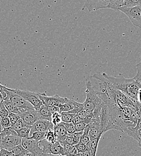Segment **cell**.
<instances>
[{"instance_id":"obj_11","label":"cell","mask_w":141,"mask_h":156,"mask_svg":"<svg viewBox=\"0 0 141 156\" xmlns=\"http://www.w3.org/2000/svg\"><path fill=\"white\" fill-rule=\"evenodd\" d=\"M39 98L43 105L49 106H58L64 103L66 98H61L60 96L56 94L54 96H48L46 93H38Z\"/></svg>"},{"instance_id":"obj_25","label":"cell","mask_w":141,"mask_h":156,"mask_svg":"<svg viewBox=\"0 0 141 156\" xmlns=\"http://www.w3.org/2000/svg\"><path fill=\"white\" fill-rule=\"evenodd\" d=\"M11 127L13 128V130H15L16 132H17L24 127H31V126L27 125L25 123V122L22 118H20L17 122H16L15 123L12 124Z\"/></svg>"},{"instance_id":"obj_27","label":"cell","mask_w":141,"mask_h":156,"mask_svg":"<svg viewBox=\"0 0 141 156\" xmlns=\"http://www.w3.org/2000/svg\"><path fill=\"white\" fill-rule=\"evenodd\" d=\"M45 139L50 143L53 144L54 142H55L56 141H57L56 136L54 134V129L52 130H49L47 132L46 134V137Z\"/></svg>"},{"instance_id":"obj_15","label":"cell","mask_w":141,"mask_h":156,"mask_svg":"<svg viewBox=\"0 0 141 156\" xmlns=\"http://www.w3.org/2000/svg\"><path fill=\"white\" fill-rule=\"evenodd\" d=\"M39 120H47L51 121L52 114L48 109V106L43 105L40 109L37 110Z\"/></svg>"},{"instance_id":"obj_3","label":"cell","mask_w":141,"mask_h":156,"mask_svg":"<svg viewBox=\"0 0 141 156\" xmlns=\"http://www.w3.org/2000/svg\"><path fill=\"white\" fill-rule=\"evenodd\" d=\"M118 11L124 13L133 25L141 29V5L133 7L122 6L118 8Z\"/></svg>"},{"instance_id":"obj_19","label":"cell","mask_w":141,"mask_h":156,"mask_svg":"<svg viewBox=\"0 0 141 156\" xmlns=\"http://www.w3.org/2000/svg\"><path fill=\"white\" fill-rule=\"evenodd\" d=\"M64 148L65 152V156H76L78 154L76 148H75V145H72L69 144H64L62 145Z\"/></svg>"},{"instance_id":"obj_38","label":"cell","mask_w":141,"mask_h":156,"mask_svg":"<svg viewBox=\"0 0 141 156\" xmlns=\"http://www.w3.org/2000/svg\"><path fill=\"white\" fill-rule=\"evenodd\" d=\"M90 139L89 137L82 135L79 139V141L78 143H80L81 144H83V145H86L90 142Z\"/></svg>"},{"instance_id":"obj_10","label":"cell","mask_w":141,"mask_h":156,"mask_svg":"<svg viewBox=\"0 0 141 156\" xmlns=\"http://www.w3.org/2000/svg\"><path fill=\"white\" fill-rule=\"evenodd\" d=\"M111 0H85L83 9L89 12H94L101 9H108Z\"/></svg>"},{"instance_id":"obj_23","label":"cell","mask_w":141,"mask_h":156,"mask_svg":"<svg viewBox=\"0 0 141 156\" xmlns=\"http://www.w3.org/2000/svg\"><path fill=\"white\" fill-rule=\"evenodd\" d=\"M76 115V114H72V113H69V112H61L62 122H66V123L72 122L73 118L75 117Z\"/></svg>"},{"instance_id":"obj_14","label":"cell","mask_w":141,"mask_h":156,"mask_svg":"<svg viewBox=\"0 0 141 156\" xmlns=\"http://www.w3.org/2000/svg\"><path fill=\"white\" fill-rule=\"evenodd\" d=\"M54 132L57 141H58L61 145H62L67 136V130L62 122L55 126H54Z\"/></svg>"},{"instance_id":"obj_35","label":"cell","mask_w":141,"mask_h":156,"mask_svg":"<svg viewBox=\"0 0 141 156\" xmlns=\"http://www.w3.org/2000/svg\"><path fill=\"white\" fill-rule=\"evenodd\" d=\"M137 73L136 76L134 77L137 80H138L141 83V61L136 64Z\"/></svg>"},{"instance_id":"obj_22","label":"cell","mask_w":141,"mask_h":156,"mask_svg":"<svg viewBox=\"0 0 141 156\" xmlns=\"http://www.w3.org/2000/svg\"><path fill=\"white\" fill-rule=\"evenodd\" d=\"M9 135H18V133L15 130L13 129L12 127L4 128L2 129L0 134V139L3 138L4 137L7 136Z\"/></svg>"},{"instance_id":"obj_16","label":"cell","mask_w":141,"mask_h":156,"mask_svg":"<svg viewBox=\"0 0 141 156\" xmlns=\"http://www.w3.org/2000/svg\"><path fill=\"white\" fill-rule=\"evenodd\" d=\"M102 136L101 135H100L96 138L90 140V142L86 144V147L88 148L91 153V156H96V153L97 151V148H98V145L99 143V141L100 140L101 137Z\"/></svg>"},{"instance_id":"obj_32","label":"cell","mask_w":141,"mask_h":156,"mask_svg":"<svg viewBox=\"0 0 141 156\" xmlns=\"http://www.w3.org/2000/svg\"><path fill=\"white\" fill-rule=\"evenodd\" d=\"M1 126L2 127V129L4 128H7L12 126V122L9 117L1 118Z\"/></svg>"},{"instance_id":"obj_18","label":"cell","mask_w":141,"mask_h":156,"mask_svg":"<svg viewBox=\"0 0 141 156\" xmlns=\"http://www.w3.org/2000/svg\"><path fill=\"white\" fill-rule=\"evenodd\" d=\"M3 103L9 112L19 114L20 115V112L19 108L12 101L10 100H5L3 101Z\"/></svg>"},{"instance_id":"obj_31","label":"cell","mask_w":141,"mask_h":156,"mask_svg":"<svg viewBox=\"0 0 141 156\" xmlns=\"http://www.w3.org/2000/svg\"><path fill=\"white\" fill-rule=\"evenodd\" d=\"M137 5H141V0H126L122 6L133 7Z\"/></svg>"},{"instance_id":"obj_39","label":"cell","mask_w":141,"mask_h":156,"mask_svg":"<svg viewBox=\"0 0 141 156\" xmlns=\"http://www.w3.org/2000/svg\"><path fill=\"white\" fill-rule=\"evenodd\" d=\"M48 108L52 114L55 112H60V108L58 106H48Z\"/></svg>"},{"instance_id":"obj_7","label":"cell","mask_w":141,"mask_h":156,"mask_svg":"<svg viewBox=\"0 0 141 156\" xmlns=\"http://www.w3.org/2000/svg\"><path fill=\"white\" fill-rule=\"evenodd\" d=\"M8 89L19 94L27 101L30 102L34 106L36 110H38L39 109H40L41 106L43 105L39 94L37 93L31 92L25 90H22L20 89H12L9 88H8Z\"/></svg>"},{"instance_id":"obj_44","label":"cell","mask_w":141,"mask_h":156,"mask_svg":"<svg viewBox=\"0 0 141 156\" xmlns=\"http://www.w3.org/2000/svg\"><path fill=\"white\" fill-rule=\"evenodd\" d=\"M137 101L141 105V88L139 90L137 94Z\"/></svg>"},{"instance_id":"obj_28","label":"cell","mask_w":141,"mask_h":156,"mask_svg":"<svg viewBox=\"0 0 141 156\" xmlns=\"http://www.w3.org/2000/svg\"><path fill=\"white\" fill-rule=\"evenodd\" d=\"M61 122H62V119H61L60 112H55L52 114L51 122L52 123L54 126H55L60 124Z\"/></svg>"},{"instance_id":"obj_43","label":"cell","mask_w":141,"mask_h":156,"mask_svg":"<svg viewBox=\"0 0 141 156\" xmlns=\"http://www.w3.org/2000/svg\"><path fill=\"white\" fill-rule=\"evenodd\" d=\"M141 129V119H139L136 123V126L133 128V130L138 131Z\"/></svg>"},{"instance_id":"obj_48","label":"cell","mask_w":141,"mask_h":156,"mask_svg":"<svg viewBox=\"0 0 141 156\" xmlns=\"http://www.w3.org/2000/svg\"><path fill=\"white\" fill-rule=\"evenodd\" d=\"M26 156V155H24V156Z\"/></svg>"},{"instance_id":"obj_17","label":"cell","mask_w":141,"mask_h":156,"mask_svg":"<svg viewBox=\"0 0 141 156\" xmlns=\"http://www.w3.org/2000/svg\"><path fill=\"white\" fill-rule=\"evenodd\" d=\"M74 103L75 100L65 98V101L59 105L60 113L62 112H69L72 111L75 108Z\"/></svg>"},{"instance_id":"obj_20","label":"cell","mask_w":141,"mask_h":156,"mask_svg":"<svg viewBox=\"0 0 141 156\" xmlns=\"http://www.w3.org/2000/svg\"><path fill=\"white\" fill-rule=\"evenodd\" d=\"M12 152L13 156H24L29 153V152L26 149L24 148L22 144H19L15 147L13 148Z\"/></svg>"},{"instance_id":"obj_41","label":"cell","mask_w":141,"mask_h":156,"mask_svg":"<svg viewBox=\"0 0 141 156\" xmlns=\"http://www.w3.org/2000/svg\"><path fill=\"white\" fill-rule=\"evenodd\" d=\"M83 131H82V132H75L74 133H73L70 135L73 137L76 140H77L79 142V139H80L81 136L83 135Z\"/></svg>"},{"instance_id":"obj_2","label":"cell","mask_w":141,"mask_h":156,"mask_svg":"<svg viewBox=\"0 0 141 156\" xmlns=\"http://www.w3.org/2000/svg\"><path fill=\"white\" fill-rule=\"evenodd\" d=\"M86 98L83 103V108L88 112H93L94 118L100 117L103 101L97 96L88 78L86 79Z\"/></svg>"},{"instance_id":"obj_26","label":"cell","mask_w":141,"mask_h":156,"mask_svg":"<svg viewBox=\"0 0 141 156\" xmlns=\"http://www.w3.org/2000/svg\"><path fill=\"white\" fill-rule=\"evenodd\" d=\"M46 133H44V132H35L28 137V138L34 139L37 142H40L41 140L44 139L46 137Z\"/></svg>"},{"instance_id":"obj_12","label":"cell","mask_w":141,"mask_h":156,"mask_svg":"<svg viewBox=\"0 0 141 156\" xmlns=\"http://www.w3.org/2000/svg\"><path fill=\"white\" fill-rule=\"evenodd\" d=\"M52 129H54V125L51 121L47 120H38L31 126L30 136L35 132L47 133L48 130Z\"/></svg>"},{"instance_id":"obj_40","label":"cell","mask_w":141,"mask_h":156,"mask_svg":"<svg viewBox=\"0 0 141 156\" xmlns=\"http://www.w3.org/2000/svg\"><path fill=\"white\" fill-rule=\"evenodd\" d=\"M13 153L12 151L7 150L4 148L0 150V156H13Z\"/></svg>"},{"instance_id":"obj_13","label":"cell","mask_w":141,"mask_h":156,"mask_svg":"<svg viewBox=\"0 0 141 156\" xmlns=\"http://www.w3.org/2000/svg\"><path fill=\"white\" fill-rule=\"evenodd\" d=\"M20 118L25 122V123L32 126L36 121L39 120L37 110L34 108H31L20 113Z\"/></svg>"},{"instance_id":"obj_46","label":"cell","mask_w":141,"mask_h":156,"mask_svg":"<svg viewBox=\"0 0 141 156\" xmlns=\"http://www.w3.org/2000/svg\"><path fill=\"white\" fill-rule=\"evenodd\" d=\"M1 118H0V134H1V132H2V126H1Z\"/></svg>"},{"instance_id":"obj_33","label":"cell","mask_w":141,"mask_h":156,"mask_svg":"<svg viewBox=\"0 0 141 156\" xmlns=\"http://www.w3.org/2000/svg\"><path fill=\"white\" fill-rule=\"evenodd\" d=\"M78 143V142L77 140H76L70 135L67 134V136L66 137L65 140L63 144H69V145H75Z\"/></svg>"},{"instance_id":"obj_6","label":"cell","mask_w":141,"mask_h":156,"mask_svg":"<svg viewBox=\"0 0 141 156\" xmlns=\"http://www.w3.org/2000/svg\"><path fill=\"white\" fill-rule=\"evenodd\" d=\"M39 146L43 150V153H49L54 155L65 156V152L63 146L58 141L51 144L45 138L39 142Z\"/></svg>"},{"instance_id":"obj_37","label":"cell","mask_w":141,"mask_h":156,"mask_svg":"<svg viewBox=\"0 0 141 156\" xmlns=\"http://www.w3.org/2000/svg\"><path fill=\"white\" fill-rule=\"evenodd\" d=\"M86 124L84 122H81L80 123L75 125V129H76V132H82L84 130L85 127L86 126Z\"/></svg>"},{"instance_id":"obj_4","label":"cell","mask_w":141,"mask_h":156,"mask_svg":"<svg viewBox=\"0 0 141 156\" xmlns=\"http://www.w3.org/2000/svg\"><path fill=\"white\" fill-rule=\"evenodd\" d=\"M100 130L101 134L103 135L107 131L110 130H117L115 126L113 124L111 117L107 105L103 102L100 115Z\"/></svg>"},{"instance_id":"obj_5","label":"cell","mask_w":141,"mask_h":156,"mask_svg":"<svg viewBox=\"0 0 141 156\" xmlns=\"http://www.w3.org/2000/svg\"><path fill=\"white\" fill-rule=\"evenodd\" d=\"M5 89V93L7 94V98L5 100H10L12 101L19 109L20 113L25 111L26 110L31 108H34V106L26 100H25L19 94L15 93V92L10 91L7 87H4Z\"/></svg>"},{"instance_id":"obj_9","label":"cell","mask_w":141,"mask_h":156,"mask_svg":"<svg viewBox=\"0 0 141 156\" xmlns=\"http://www.w3.org/2000/svg\"><path fill=\"white\" fill-rule=\"evenodd\" d=\"M22 138L18 135H9L0 139V149L4 148L12 151L13 148L21 144Z\"/></svg>"},{"instance_id":"obj_34","label":"cell","mask_w":141,"mask_h":156,"mask_svg":"<svg viewBox=\"0 0 141 156\" xmlns=\"http://www.w3.org/2000/svg\"><path fill=\"white\" fill-rule=\"evenodd\" d=\"M9 117L11 121L12 122V125L14 123H15L16 122H17L19 119H20V116L19 114H13L12 112H9Z\"/></svg>"},{"instance_id":"obj_24","label":"cell","mask_w":141,"mask_h":156,"mask_svg":"<svg viewBox=\"0 0 141 156\" xmlns=\"http://www.w3.org/2000/svg\"><path fill=\"white\" fill-rule=\"evenodd\" d=\"M31 127H24L18 131H17L18 135L21 138H26L30 136Z\"/></svg>"},{"instance_id":"obj_8","label":"cell","mask_w":141,"mask_h":156,"mask_svg":"<svg viewBox=\"0 0 141 156\" xmlns=\"http://www.w3.org/2000/svg\"><path fill=\"white\" fill-rule=\"evenodd\" d=\"M21 144L29 153L35 156H41L43 154V150L39 146V142L34 139L28 137L22 138Z\"/></svg>"},{"instance_id":"obj_47","label":"cell","mask_w":141,"mask_h":156,"mask_svg":"<svg viewBox=\"0 0 141 156\" xmlns=\"http://www.w3.org/2000/svg\"><path fill=\"white\" fill-rule=\"evenodd\" d=\"M56 156H62V155H55Z\"/></svg>"},{"instance_id":"obj_49","label":"cell","mask_w":141,"mask_h":156,"mask_svg":"<svg viewBox=\"0 0 141 156\" xmlns=\"http://www.w3.org/2000/svg\"><path fill=\"white\" fill-rule=\"evenodd\" d=\"M0 150H1V149H0Z\"/></svg>"},{"instance_id":"obj_42","label":"cell","mask_w":141,"mask_h":156,"mask_svg":"<svg viewBox=\"0 0 141 156\" xmlns=\"http://www.w3.org/2000/svg\"><path fill=\"white\" fill-rule=\"evenodd\" d=\"M81 122H82V119L81 118L79 117V116H78L77 115H76L75 117L73 118L72 121V122L74 125L78 124Z\"/></svg>"},{"instance_id":"obj_30","label":"cell","mask_w":141,"mask_h":156,"mask_svg":"<svg viewBox=\"0 0 141 156\" xmlns=\"http://www.w3.org/2000/svg\"><path fill=\"white\" fill-rule=\"evenodd\" d=\"M9 111L6 108L3 101L0 102V118H4L9 117Z\"/></svg>"},{"instance_id":"obj_1","label":"cell","mask_w":141,"mask_h":156,"mask_svg":"<svg viewBox=\"0 0 141 156\" xmlns=\"http://www.w3.org/2000/svg\"><path fill=\"white\" fill-rule=\"evenodd\" d=\"M102 73L114 87L120 90L133 100L137 101V94L141 88V83L135 78L126 79L122 75L111 76L105 73Z\"/></svg>"},{"instance_id":"obj_29","label":"cell","mask_w":141,"mask_h":156,"mask_svg":"<svg viewBox=\"0 0 141 156\" xmlns=\"http://www.w3.org/2000/svg\"><path fill=\"white\" fill-rule=\"evenodd\" d=\"M64 126L65 127V129L67 130V134L68 135H72L76 132V129L75 127V125L72 122H69V123H66V122H63Z\"/></svg>"},{"instance_id":"obj_36","label":"cell","mask_w":141,"mask_h":156,"mask_svg":"<svg viewBox=\"0 0 141 156\" xmlns=\"http://www.w3.org/2000/svg\"><path fill=\"white\" fill-rule=\"evenodd\" d=\"M75 148L77 150V151L78 153H83V151H85L86 149V145H83V144H81L80 143H78L77 144H76L75 145Z\"/></svg>"},{"instance_id":"obj_45","label":"cell","mask_w":141,"mask_h":156,"mask_svg":"<svg viewBox=\"0 0 141 156\" xmlns=\"http://www.w3.org/2000/svg\"><path fill=\"white\" fill-rule=\"evenodd\" d=\"M41 156H56L55 155H54L52 154H49V153H43Z\"/></svg>"},{"instance_id":"obj_21","label":"cell","mask_w":141,"mask_h":156,"mask_svg":"<svg viewBox=\"0 0 141 156\" xmlns=\"http://www.w3.org/2000/svg\"><path fill=\"white\" fill-rule=\"evenodd\" d=\"M125 1L126 0H111L108 9H111L118 11V8L123 5Z\"/></svg>"}]
</instances>
